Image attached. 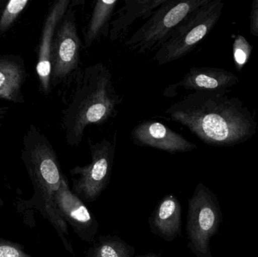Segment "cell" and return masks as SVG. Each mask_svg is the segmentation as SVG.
<instances>
[{"instance_id":"6da1fadb","label":"cell","mask_w":258,"mask_h":257,"mask_svg":"<svg viewBox=\"0 0 258 257\" xmlns=\"http://www.w3.org/2000/svg\"><path fill=\"white\" fill-rule=\"evenodd\" d=\"M165 114L203 143L217 147L245 143L257 128L249 110L227 91L192 92L170 106Z\"/></svg>"},{"instance_id":"7a4b0ae2","label":"cell","mask_w":258,"mask_h":257,"mask_svg":"<svg viewBox=\"0 0 258 257\" xmlns=\"http://www.w3.org/2000/svg\"><path fill=\"white\" fill-rule=\"evenodd\" d=\"M62 113L61 126L70 146H78L91 125H101L116 117L123 98L115 89L113 74L102 63L81 69Z\"/></svg>"},{"instance_id":"3957f363","label":"cell","mask_w":258,"mask_h":257,"mask_svg":"<svg viewBox=\"0 0 258 257\" xmlns=\"http://www.w3.org/2000/svg\"><path fill=\"white\" fill-rule=\"evenodd\" d=\"M21 159L33 184V197L27 201L30 208L39 211L57 232L67 251L75 256L68 225L59 215L54 205V196L65 176L62 173L57 153L45 134L36 125L29 126L23 139Z\"/></svg>"},{"instance_id":"277c9868","label":"cell","mask_w":258,"mask_h":257,"mask_svg":"<svg viewBox=\"0 0 258 257\" xmlns=\"http://www.w3.org/2000/svg\"><path fill=\"white\" fill-rule=\"evenodd\" d=\"M224 8L223 0H209L178 24L168 40L156 51L153 60L166 64L185 57L212 31Z\"/></svg>"},{"instance_id":"5b68a950","label":"cell","mask_w":258,"mask_h":257,"mask_svg":"<svg viewBox=\"0 0 258 257\" xmlns=\"http://www.w3.org/2000/svg\"><path fill=\"white\" fill-rule=\"evenodd\" d=\"M209 0H165L125 42L127 49L137 54L159 50L174 29L196 9Z\"/></svg>"},{"instance_id":"8992f818","label":"cell","mask_w":258,"mask_h":257,"mask_svg":"<svg viewBox=\"0 0 258 257\" xmlns=\"http://www.w3.org/2000/svg\"><path fill=\"white\" fill-rule=\"evenodd\" d=\"M221 213L216 196L203 184L188 201L186 231L187 247L197 257H212L210 241L216 235Z\"/></svg>"},{"instance_id":"52a82bcc","label":"cell","mask_w":258,"mask_h":257,"mask_svg":"<svg viewBox=\"0 0 258 257\" xmlns=\"http://www.w3.org/2000/svg\"><path fill=\"white\" fill-rule=\"evenodd\" d=\"M91 161L84 166H76L70 170L72 190L85 203L92 204L99 199L111 178L116 148V134L113 140L103 139L93 143L89 140Z\"/></svg>"},{"instance_id":"ba28073f","label":"cell","mask_w":258,"mask_h":257,"mask_svg":"<svg viewBox=\"0 0 258 257\" xmlns=\"http://www.w3.org/2000/svg\"><path fill=\"white\" fill-rule=\"evenodd\" d=\"M83 44L79 36L76 12L70 6L54 34L51 54V88L72 81L81 70Z\"/></svg>"},{"instance_id":"9c48e42d","label":"cell","mask_w":258,"mask_h":257,"mask_svg":"<svg viewBox=\"0 0 258 257\" xmlns=\"http://www.w3.org/2000/svg\"><path fill=\"white\" fill-rule=\"evenodd\" d=\"M54 205L60 217L72 227L82 241L92 243L99 230V223L86 203L70 188L66 176L54 196Z\"/></svg>"},{"instance_id":"30bf717a","label":"cell","mask_w":258,"mask_h":257,"mask_svg":"<svg viewBox=\"0 0 258 257\" xmlns=\"http://www.w3.org/2000/svg\"><path fill=\"white\" fill-rule=\"evenodd\" d=\"M71 0H57L48 9L44 20L38 45L36 72L39 80V90L45 96L51 92V54L54 34L59 23L71 6Z\"/></svg>"},{"instance_id":"8fae6325","label":"cell","mask_w":258,"mask_h":257,"mask_svg":"<svg viewBox=\"0 0 258 257\" xmlns=\"http://www.w3.org/2000/svg\"><path fill=\"white\" fill-rule=\"evenodd\" d=\"M134 144L153 148L170 154L184 153L197 149V145L181 134L156 120H144L131 133Z\"/></svg>"},{"instance_id":"7c38bea8","label":"cell","mask_w":258,"mask_h":257,"mask_svg":"<svg viewBox=\"0 0 258 257\" xmlns=\"http://www.w3.org/2000/svg\"><path fill=\"white\" fill-rule=\"evenodd\" d=\"M239 82V78L226 69L209 66H194L189 69L180 81L168 86L164 95L173 98L175 95L176 90L180 88L192 92L227 91Z\"/></svg>"},{"instance_id":"4fadbf2b","label":"cell","mask_w":258,"mask_h":257,"mask_svg":"<svg viewBox=\"0 0 258 257\" xmlns=\"http://www.w3.org/2000/svg\"><path fill=\"white\" fill-rule=\"evenodd\" d=\"M150 230L153 235L168 242H172L181 235L182 207L174 195L164 196L148 219Z\"/></svg>"},{"instance_id":"5bb4252c","label":"cell","mask_w":258,"mask_h":257,"mask_svg":"<svg viewBox=\"0 0 258 257\" xmlns=\"http://www.w3.org/2000/svg\"><path fill=\"white\" fill-rule=\"evenodd\" d=\"M165 0H124L123 5L113 14L109 36L112 42L125 37L138 20H148Z\"/></svg>"},{"instance_id":"9a60e30c","label":"cell","mask_w":258,"mask_h":257,"mask_svg":"<svg viewBox=\"0 0 258 257\" xmlns=\"http://www.w3.org/2000/svg\"><path fill=\"white\" fill-rule=\"evenodd\" d=\"M27 73L24 59L16 54L0 55V99L23 104L22 87Z\"/></svg>"},{"instance_id":"2e32d148","label":"cell","mask_w":258,"mask_h":257,"mask_svg":"<svg viewBox=\"0 0 258 257\" xmlns=\"http://www.w3.org/2000/svg\"><path fill=\"white\" fill-rule=\"evenodd\" d=\"M119 0H98L95 2L83 38V48H90L102 38L109 36L110 23Z\"/></svg>"},{"instance_id":"e0dca14e","label":"cell","mask_w":258,"mask_h":257,"mask_svg":"<svg viewBox=\"0 0 258 257\" xmlns=\"http://www.w3.org/2000/svg\"><path fill=\"white\" fill-rule=\"evenodd\" d=\"M135 247L117 235H100L88 248L85 257H135Z\"/></svg>"},{"instance_id":"ac0fdd59","label":"cell","mask_w":258,"mask_h":257,"mask_svg":"<svg viewBox=\"0 0 258 257\" xmlns=\"http://www.w3.org/2000/svg\"><path fill=\"white\" fill-rule=\"evenodd\" d=\"M30 3L29 0H11L0 11V34L6 33Z\"/></svg>"},{"instance_id":"d6986e66","label":"cell","mask_w":258,"mask_h":257,"mask_svg":"<svg viewBox=\"0 0 258 257\" xmlns=\"http://www.w3.org/2000/svg\"><path fill=\"white\" fill-rule=\"evenodd\" d=\"M252 51V46L242 35L236 36L233 45V59L236 70L242 71L249 59Z\"/></svg>"},{"instance_id":"ffe728a7","label":"cell","mask_w":258,"mask_h":257,"mask_svg":"<svg viewBox=\"0 0 258 257\" xmlns=\"http://www.w3.org/2000/svg\"><path fill=\"white\" fill-rule=\"evenodd\" d=\"M0 257H33L25 251V247L19 243L0 238Z\"/></svg>"},{"instance_id":"44dd1931","label":"cell","mask_w":258,"mask_h":257,"mask_svg":"<svg viewBox=\"0 0 258 257\" xmlns=\"http://www.w3.org/2000/svg\"><path fill=\"white\" fill-rule=\"evenodd\" d=\"M250 33L252 36H258V0H254L250 15Z\"/></svg>"},{"instance_id":"7402d4cb","label":"cell","mask_w":258,"mask_h":257,"mask_svg":"<svg viewBox=\"0 0 258 257\" xmlns=\"http://www.w3.org/2000/svg\"><path fill=\"white\" fill-rule=\"evenodd\" d=\"M9 110V107H0V124L3 122V119L6 117Z\"/></svg>"},{"instance_id":"603a6c76","label":"cell","mask_w":258,"mask_h":257,"mask_svg":"<svg viewBox=\"0 0 258 257\" xmlns=\"http://www.w3.org/2000/svg\"><path fill=\"white\" fill-rule=\"evenodd\" d=\"M135 257H161L160 253H155L150 252V253H146V254L138 255Z\"/></svg>"},{"instance_id":"cb8c5ba5","label":"cell","mask_w":258,"mask_h":257,"mask_svg":"<svg viewBox=\"0 0 258 257\" xmlns=\"http://www.w3.org/2000/svg\"><path fill=\"white\" fill-rule=\"evenodd\" d=\"M5 205V202H3V199H2V198L0 197V208H1V207H3V205Z\"/></svg>"}]
</instances>
